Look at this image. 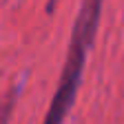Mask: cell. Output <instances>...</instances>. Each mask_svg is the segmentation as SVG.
Here are the masks:
<instances>
[{
  "mask_svg": "<svg viewBox=\"0 0 124 124\" xmlns=\"http://www.w3.org/2000/svg\"><path fill=\"white\" fill-rule=\"evenodd\" d=\"M102 5H104V0H82V7L78 11V18L71 31V44L67 51V60H64V67H62L60 80H58L55 95L49 104V111H46L42 124H64V117L71 111L75 95H78V86H80V80H82V69H84L89 49L98 33Z\"/></svg>",
  "mask_w": 124,
  "mask_h": 124,
  "instance_id": "obj_1",
  "label": "cell"
},
{
  "mask_svg": "<svg viewBox=\"0 0 124 124\" xmlns=\"http://www.w3.org/2000/svg\"><path fill=\"white\" fill-rule=\"evenodd\" d=\"M16 89H11L9 93H7V98H5V102L0 104V124H9V120H11V113H13V106H16Z\"/></svg>",
  "mask_w": 124,
  "mask_h": 124,
  "instance_id": "obj_2",
  "label": "cell"
}]
</instances>
